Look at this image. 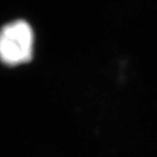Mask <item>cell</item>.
<instances>
[{"mask_svg":"<svg viewBox=\"0 0 157 157\" xmlns=\"http://www.w3.org/2000/svg\"><path fill=\"white\" fill-rule=\"evenodd\" d=\"M34 32L26 21L18 20L4 25L0 29V61L15 67L32 60Z\"/></svg>","mask_w":157,"mask_h":157,"instance_id":"6da1fadb","label":"cell"}]
</instances>
